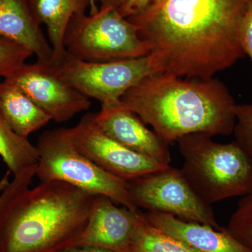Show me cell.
I'll use <instances>...</instances> for the list:
<instances>
[{
    "instance_id": "obj_1",
    "label": "cell",
    "mask_w": 252,
    "mask_h": 252,
    "mask_svg": "<svg viewBox=\"0 0 252 252\" xmlns=\"http://www.w3.org/2000/svg\"><path fill=\"white\" fill-rule=\"evenodd\" d=\"M252 0H162L127 18L164 72L208 79L245 56L242 23Z\"/></svg>"
},
{
    "instance_id": "obj_2",
    "label": "cell",
    "mask_w": 252,
    "mask_h": 252,
    "mask_svg": "<svg viewBox=\"0 0 252 252\" xmlns=\"http://www.w3.org/2000/svg\"><path fill=\"white\" fill-rule=\"evenodd\" d=\"M169 145L185 136L229 135L234 130L237 104L224 83L156 73L121 98Z\"/></svg>"
},
{
    "instance_id": "obj_3",
    "label": "cell",
    "mask_w": 252,
    "mask_h": 252,
    "mask_svg": "<svg viewBox=\"0 0 252 252\" xmlns=\"http://www.w3.org/2000/svg\"><path fill=\"white\" fill-rule=\"evenodd\" d=\"M97 197L57 180L23 189L0 211V252H59L75 247Z\"/></svg>"
},
{
    "instance_id": "obj_4",
    "label": "cell",
    "mask_w": 252,
    "mask_h": 252,
    "mask_svg": "<svg viewBox=\"0 0 252 252\" xmlns=\"http://www.w3.org/2000/svg\"><path fill=\"white\" fill-rule=\"evenodd\" d=\"M206 134H191L177 142L189 183L209 205L252 191V159L236 142L221 144Z\"/></svg>"
},
{
    "instance_id": "obj_5",
    "label": "cell",
    "mask_w": 252,
    "mask_h": 252,
    "mask_svg": "<svg viewBox=\"0 0 252 252\" xmlns=\"http://www.w3.org/2000/svg\"><path fill=\"white\" fill-rule=\"evenodd\" d=\"M36 147L39 154L36 177L41 182L61 181L94 195L107 197L132 211H141L132 201L127 182L105 171L81 154L67 128L43 132Z\"/></svg>"
},
{
    "instance_id": "obj_6",
    "label": "cell",
    "mask_w": 252,
    "mask_h": 252,
    "mask_svg": "<svg viewBox=\"0 0 252 252\" xmlns=\"http://www.w3.org/2000/svg\"><path fill=\"white\" fill-rule=\"evenodd\" d=\"M64 46L68 54L89 62L136 59L152 53L135 25L112 8L74 16L66 31Z\"/></svg>"
},
{
    "instance_id": "obj_7",
    "label": "cell",
    "mask_w": 252,
    "mask_h": 252,
    "mask_svg": "<svg viewBox=\"0 0 252 252\" xmlns=\"http://www.w3.org/2000/svg\"><path fill=\"white\" fill-rule=\"evenodd\" d=\"M51 64L67 84L89 99H97L101 107L118 103L144 78L164 72L161 61L154 53L136 59L89 62L66 51L59 61Z\"/></svg>"
},
{
    "instance_id": "obj_8",
    "label": "cell",
    "mask_w": 252,
    "mask_h": 252,
    "mask_svg": "<svg viewBox=\"0 0 252 252\" xmlns=\"http://www.w3.org/2000/svg\"><path fill=\"white\" fill-rule=\"evenodd\" d=\"M127 186L139 209L169 214L220 230L212 205L199 196L180 169L168 166L129 181Z\"/></svg>"
},
{
    "instance_id": "obj_9",
    "label": "cell",
    "mask_w": 252,
    "mask_h": 252,
    "mask_svg": "<svg viewBox=\"0 0 252 252\" xmlns=\"http://www.w3.org/2000/svg\"><path fill=\"white\" fill-rule=\"evenodd\" d=\"M67 132L81 154L105 171L126 182L170 166L113 140L97 125L94 113L85 114L77 125L67 128Z\"/></svg>"
},
{
    "instance_id": "obj_10",
    "label": "cell",
    "mask_w": 252,
    "mask_h": 252,
    "mask_svg": "<svg viewBox=\"0 0 252 252\" xmlns=\"http://www.w3.org/2000/svg\"><path fill=\"white\" fill-rule=\"evenodd\" d=\"M51 120L64 123L90 109L89 97L67 84L51 63L36 61L23 64L9 77Z\"/></svg>"
},
{
    "instance_id": "obj_11",
    "label": "cell",
    "mask_w": 252,
    "mask_h": 252,
    "mask_svg": "<svg viewBox=\"0 0 252 252\" xmlns=\"http://www.w3.org/2000/svg\"><path fill=\"white\" fill-rule=\"evenodd\" d=\"M94 119L106 135L126 148L170 165L169 144L154 131L149 130L135 112L119 102L102 106Z\"/></svg>"
},
{
    "instance_id": "obj_12",
    "label": "cell",
    "mask_w": 252,
    "mask_h": 252,
    "mask_svg": "<svg viewBox=\"0 0 252 252\" xmlns=\"http://www.w3.org/2000/svg\"><path fill=\"white\" fill-rule=\"evenodd\" d=\"M144 217L142 211L119 207L110 198L97 195L90 218L76 246H97L116 252L128 247Z\"/></svg>"
},
{
    "instance_id": "obj_13",
    "label": "cell",
    "mask_w": 252,
    "mask_h": 252,
    "mask_svg": "<svg viewBox=\"0 0 252 252\" xmlns=\"http://www.w3.org/2000/svg\"><path fill=\"white\" fill-rule=\"evenodd\" d=\"M144 215L158 229L199 252H252V249L239 241L228 230L187 221L162 212L148 211Z\"/></svg>"
},
{
    "instance_id": "obj_14",
    "label": "cell",
    "mask_w": 252,
    "mask_h": 252,
    "mask_svg": "<svg viewBox=\"0 0 252 252\" xmlns=\"http://www.w3.org/2000/svg\"><path fill=\"white\" fill-rule=\"evenodd\" d=\"M0 36L27 48L37 61L51 62L53 49L28 0H0Z\"/></svg>"
},
{
    "instance_id": "obj_15",
    "label": "cell",
    "mask_w": 252,
    "mask_h": 252,
    "mask_svg": "<svg viewBox=\"0 0 252 252\" xmlns=\"http://www.w3.org/2000/svg\"><path fill=\"white\" fill-rule=\"evenodd\" d=\"M34 19L39 25H45L53 56L51 63L59 61L66 52L64 35L69 23L77 15L94 14L95 7L93 0H28Z\"/></svg>"
},
{
    "instance_id": "obj_16",
    "label": "cell",
    "mask_w": 252,
    "mask_h": 252,
    "mask_svg": "<svg viewBox=\"0 0 252 252\" xmlns=\"http://www.w3.org/2000/svg\"><path fill=\"white\" fill-rule=\"evenodd\" d=\"M0 112L13 130L26 138L51 120L21 87L8 79L0 83Z\"/></svg>"
},
{
    "instance_id": "obj_17",
    "label": "cell",
    "mask_w": 252,
    "mask_h": 252,
    "mask_svg": "<svg viewBox=\"0 0 252 252\" xmlns=\"http://www.w3.org/2000/svg\"><path fill=\"white\" fill-rule=\"evenodd\" d=\"M0 157L14 176L29 167L35 166L39 160L36 146L29 139L15 132L0 112Z\"/></svg>"
},
{
    "instance_id": "obj_18",
    "label": "cell",
    "mask_w": 252,
    "mask_h": 252,
    "mask_svg": "<svg viewBox=\"0 0 252 252\" xmlns=\"http://www.w3.org/2000/svg\"><path fill=\"white\" fill-rule=\"evenodd\" d=\"M126 249L135 252H199L158 229L149 223L145 215Z\"/></svg>"
},
{
    "instance_id": "obj_19",
    "label": "cell",
    "mask_w": 252,
    "mask_h": 252,
    "mask_svg": "<svg viewBox=\"0 0 252 252\" xmlns=\"http://www.w3.org/2000/svg\"><path fill=\"white\" fill-rule=\"evenodd\" d=\"M228 231L252 250V191L239 202L230 219Z\"/></svg>"
},
{
    "instance_id": "obj_20",
    "label": "cell",
    "mask_w": 252,
    "mask_h": 252,
    "mask_svg": "<svg viewBox=\"0 0 252 252\" xmlns=\"http://www.w3.org/2000/svg\"><path fill=\"white\" fill-rule=\"evenodd\" d=\"M32 55L25 46L0 36V77L12 75Z\"/></svg>"
},
{
    "instance_id": "obj_21",
    "label": "cell",
    "mask_w": 252,
    "mask_h": 252,
    "mask_svg": "<svg viewBox=\"0 0 252 252\" xmlns=\"http://www.w3.org/2000/svg\"><path fill=\"white\" fill-rule=\"evenodd\" d=\"M235 116V142L252 159V102L237 104Z\"/></svg>"
},
{
    "instance_id": "obj_22",
    "label": "cell",
    "mask_w": 252,
    "mask_h": 252,
    "mask_svg": "<svg viewBox=\"0 0 252 252\" xmlns=\"http://www.w3.org/2000/svg\"><path fill=\"white\" fill-rule=\"evenodd\" d=\"M35 175L36 165L26 169L18 175L14 176V179L10 182L9 185L0 193V211L18 192L31 187Z\"/></svg>"
},
{
    "instance_id": "obj_23",
    "label": "cell",
    "mask_w": 252,
    "mask_h": 252,
    "mask_svg": "<svg viewBox=\"0 0 252 252\" xmlns=\"http://www.w3.org/2000/svg\"><path fill=\"white\" fill-rule=\"evenodd\" d=\"M240 41L245 54L250 57L252 64V5L242 23Z\"/></svg>"
},
{
    "instance_id": "obj_24",
    "label": "cell",
    "mask_w": 252,
    "mask_h": 252,
    "mask_svg": "<svg viewBox=\"0 0 252 252\" xmlns=\"http://www.w3.org/2000/svg\"><path fill=\"white\" fill-rule=\"evenodd\" d=\"M162 1V0H130L119 11L124 17L128 18L139 14L144 10L153 7Z\"/></svg>"
},
{
    "instance_id": "obj_25",
    "label": "cell",
    "mask_w": 252,
    "mask_h": 252,
    "mask_svg": "<svg viewBox=\"0 0 252 252\" xmlns=\"http://www.w3.org/2000/svg\"><path fill=\"white\" fill-rule=\"evenodd\" d=\"M130 0H94V2L97 6V4H99V9L112 8V9H117L118 11H119Z\"/></svg>"
},
{
    "instance_id": "obj_26",
    "label": "cell",
    "mask_w": 252,
    "mask_h": 252,
    "mask_svg": "<svg viewBox=\"0 0 252 252\" xmlns=\"http://www.w3.org/2000/svg\"><path fill=\"white\" fill-rule=\"evenodd\" d=\"M59 252H116L110 249L97 246H75Z\"/></svg>"
},
{
    "instance_id": "obj_27",
    "label": "cell",
    "mask_w": 252,
    "mask_h": 252,
    "mask_svg": "<svg viewBox=\"0 0 252 252\" xmlns=\"http://www.w3.org/2000/svg\"><path fill=\"white\" fill-rule=\"evenodd\" d=\"M11 174V172L8 170V171L5 173V175L3 176L2 178L0 180V193L9 185L10 182H11V180H9Z\"/></svg>"
},
{
    "instance_id": "obj_28",
    "label": "cell",
    "mask_w": 252,
    "mask_h": 252,
    "mask_svg": "<svg viewBox=\"0 0 252 252\" xmlns=\"http://www.w3.org/2000/svg\"><path fill=\"white\" fill-rule=\"evenodd\" d=\"M119 252H135L131 251L130 250H127V249H126V250H122V251H120Z\"/></svg>"
},
{
    "instance_id": "obj_29",
    "label": "cell",
    "mask_w": 252,
    "mask_h": 252,
    "mask_svg": "<svg viewBox=\"0 0 252 252\" xmlns=\"http://www.w3.org/2000/svg\"><path fill=\"white\" fill-rule=\"evenodd\" d=\"M93 1H94V0H93ZM94 6H95V7L98 8V6H96V5L94 4Z\"/></svg>"
}]
</instances>
